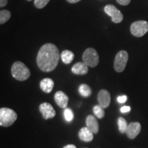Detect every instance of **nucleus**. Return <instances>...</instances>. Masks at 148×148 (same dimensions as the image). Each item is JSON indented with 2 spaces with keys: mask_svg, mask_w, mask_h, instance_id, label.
I'll return each instance as SVG.
<instances>
[{
  "mask_svg": "<svg viewBox=\"0 0 148 148\" xmlns=\"http://www.w3.org/2000/svg\"><path fill=\"white\" fill-rule=\"evenodd\" d=\"M60 57L58 47L54 44L46 43L40 48L37 54V65L42 71H52L58 65Z\"/></svg>",
  "mask_w": 148,
  "mask_h": 148,
  "instance_id": "f257e3e1",
  "label": "nucleus"
},
{
  "mask_svg": "<svg viewBox=\"0 0 148 148\" xmlns=\"http://www.w3.org/2000/svg\"><path fill=\"white\" fill-rule=\"evenodd\" d=\"M11 73L12 77L18 81H25L30 76V71L28 67L20 61L14 62L11 68Z\"/></svg>",
  "mask_w": 148,
  "mask_h": 148,
  "instance_id": "f03ea898",
  "label": "nucleus"
},
{
  "mask_svg": "<svg viewBox=\"0 0 148 148\" xmlns=\"http://www.w3.org/2000/svg\"><path fill=\"white\" fill-rule=\"evenodd\" d=\"M17 114L12 109L1 108L0 109V125L10 127L17 119Z\"/></svg>",
  "mask_w": 148,
  "mask_h": 148,
  "instance_id": "7ed1b4c3",
  "label": "nucleus"
},
{
  "mask_svg": "<svg viewBox=\"0 0 148 148\" xmlns=\"http://www.w3.org/2000/svg\"><path fill=\"white\" fill-rule=\"evenodd\" d=\"M82 60L88 66L95 67L99 64V57L97 51L93 48H87L82 55Z\"/></svg>",
  "mask_w": 148,
  "mask_h": 148,
  "instance_id": "20e7f679",
  "label": "nucleus"
},
{
  "mask_svg": "<svg viewBox=\"0 0 148 148\" xmlns=\"http://www.w3.org/2000/svg\"><path fill=\"white\" fill-rule=\"evenodd\" d=\"M128 60V53L126 51L121 50L116 53L114 61V69L118 73L124 71Z\"/></svg>",
  "mask_w": 148,
  "mask_h": 148,
  "instance_id": "39448f33",
  "label": "nucleus"
},
{
  "mask_svg": "<svg viewBox=\"0 0 148 148\" xmlns=\"http://www.w3.org/2000/svg\"><path fill=\"white\" fill-rule=\"evenodd\" d=\"M130 32L133 36L141 37L148 32V22L146 21H137L132 23Z\"/></svg>",
  "mask_w": 148,
  "mask_h": 148,
  "instance_id": "423d86ee",
  "label": "nucleus"
},
{
  "mask_svg": "<svg viewBox=\"0 0 148 148\" xmlns=\"http://www.w3.org/2000/svg\"><path fill=\"white\" fill-rule=\"evenodd\" d=\"M105 12L112 18V21L115 23H119L123 21V15L119 9L113 5H106L104 8Z\"/></svg>",
  "mask_w": 148,
  "mask_h": 148,
  "instance_id": "0eeeda50",
  "label": "nucleus"
},
{
  "mask_svg": "<svg viewBox=\"0 0 148 148\" xmlns=\"http://www.w3.org/2000/svg\"><path fill=\"white\" fill-rule=\"evenodd\" d=\"M39 111L44 119H52L56 115V111L49 103L44 102L40 104Z\"/></svg>",
  "mask_w": 148,
  "mask_h": 148,
  "instance_id": "6e6552de",
  "label": "nucleus"
},
{
  "mask_svg": "<svg viewBox=\"0 0 148 148\" xmlns=\"http://www.w3.org/2000/svg\"><path fill=\"white\" fill-rule=\"evenodd\" d=\"M97 101L99 105L103 108H106L110 106L111 101L110 94L107 90L102 89L99 90L97 95Z\"/></svg>",
  "mask_w": 148,
  "mask_h": 148,
  "instance_id": "1a4fd4ad",
  "label": "nucleus"
},
{
  "mask_svg": "<svg viewBox=\"0 0 148 148\" xmlns=\"http://www.w3.org/2000/svg\"><path fill=\"white\" fill-rule=\"evenodd\" d=\"M141 130V125L139 122H131L126 130L127 136L130 139H134L138 136Z\"/></svg>",
  "mask_w": 148,
  "mask_h": 148,
  "instance_id": "9d476101",
  "label": "nucleus"
},
{
  "mask_svg": "<svg viewBox=\"0 0 148 148\" xmlns=\"http://www.w3.org/2000/svg\"><path fill=\"white\" fill-rule=\"evenodd\" d=\"M54 100L56 104L61 108H66L68 101H69V97L64 93V92L59 90L57 91L54 95Z\"/></svg>",
  "mask_w": 148,
  "mask_h": 148,
  "instance_id": "9b49d317",
  "label": "nucleus"
},
{
  "mask_svg": "<svg viewBox=\"0 0 148 148\" xmlns=\"http://www.w3.org/2000/svg\"><path fill=\"white\" fill-rule=\"evenodd\" d=\"M86 127L90 130L93 134H97L99 132V123L96 119L95 116L93 115H88L86 119Z\"/></svg>",
  "mask_w": 148,
  "mask_h": 148,
  "instance_id": "f8f14e48",
  "label": "nucleus"
},
{
  "mask_svg": "<svg viewBox=\"0 0 148 148\" xmlns=\"http://www.w3.org/2000/svg\"><path fill=\"white\" fill-rule=\"evenodd\" d=\"M79 138L83 142L89 143L93 139V133L87 127H83L78 132Z\"/></svg>",
  "mask_w": 148,
  "mask_h": 148,
  "instance_id": "ddd939ff",
  "label": "nucleus"
},
{
  "mask_svg": "<svg viewBox=\"0 0 148 148\" xmlns=\"http://www.w3.org/2000/svg\"><path fill=\"white\" fill-rule=\"evenodd\" d=\"M71 71L75 75H85L88 73V68L84 62H78L72 66Z\"/></svg>",
  "mask_w": 148,
  "mask_h": 148,
  "instance_id": "4468645a",
  "label": "nucleus"
},
{
  "mask_svg": "<svg viewBox=\"0 0 148 148\" xmlns=\"http://www.w3.org/2000/svg\"><path fill=\"white\" fill-rule=\"evenodd\" d=\"M53 86H54V82L52 79L49 78V77L42 79L40 82V89L46 93H49L52 91Z\"/></svg>",
  "mask_w": 148,
  "mask_h": 148,
  "instance_id": "2eb2a0df",
  "label": "nucleus"
},
{
  "mask_svg": "<svg viewBox=\"0 0 148 148\" xmlns=\"http://www.w3.org/2000/svg\"><path fill=\"white\" fill-rule=\"evenodd\" d=\"M75 55L71 51L69 50H64L61 53L60 58L62 59V61L63 63L65 64H69L71 63L72 61L73 60Z\"/></svg>",
  "mask_w": 148,
  "mask_h": 148,
  "instance_id": "dca6fc26",
  "label": "nucleus"
},
{
  "mask_svg": "<svg viewBox=\"0 0 148 148\" xmlns=\"http://www.w3.org/2000/svg\"><path fill=\"white\" fill-rule=\"evenodd\" d=\"M78 90L79 94L84 97H88L92 93L91 88L88 85L86 84H82L79 85Z\"/></svg>",
  "mask_w": 148,
  "mask_h": 148,
  "instance_id": "f3484780",
  "label": "nucleus"
},
{
  "mask_svg": "<svg viewBox=\"0 0 148 148\" xmlns=\"http://www.w3.org/2000/svg\"><path fill=\"white\" fill-rule=\"evenodd\" d=\"M117 123L118 127H119V132H121V134L125 133L126 130L127 128V126H128L126 120H125L123 117H122V116H120V117L118 118L117 119Z\"/></svg>",
  "mask_w": 148,
  "mask_h": 148,
  "instance_id": "a211bd4d",
  "label": "nucleus"
},
{
  "mask_svg": "<svg viewBox=\"0 0 148 148\" xmlns=\"http://www.w3.org/2000/svg\"><path fill=\"white\" fill-rule=\"evenodd\" d=\"M92 112L98 119H102L105 116V111L100 105H95L92 108Z\"/></svg>",
  "mask_w": 148,
  "mask_h": 148,
  "instance_id": "6ab92c4d",
  "label": "nucleus"
},
{
  "mask_svg": "<svg viewBox=\"0 0 148 148\" xmlns=\"http://www.w3.org/2000/svg\"><path fill=\"white\" fill-rule=\"evenodd\" d=\"M11 14L10 11L7 10H2L0 11V23H5V22L8 21L10 18Z\"/></svg>",
  "mask_w": 148,
  "mask_h": 148,
  "instance_id": "aec40b11",
  "label": "nucleus"
},
{
  "mask_svg": "<svg viewBox=\"0 0 148 148\" xmlns=\"http://www.w3.org/2000/svg\"><path fill=\"white\" fill-rule=\"evenodd\" d=\"M64 119L67 122H71L73 119L74 114L71 108H65L64 111Z\"/></svg>",
  "mask_w": 148,
  "mask_h": 148,
  "instance_id": "412c9836",
  "label": "nucleus"
},
{
  "mask_svg": "<svg viewBox=\"0 0 148 148\" xmlns=\"http://www.w3.org/2000/svg\"><path fill=\"white\" fill-rule=\"evenodd\" d=\"M50 0H34V5L37 8H43L47 5Z\"/></svg>",
  "mask_w": 148,
  "mask_h": 148,
  "instance_id": "4be33fe9",
  "label": "nucleus"
},
{
  "mask_svg": "<svg viewBox=\"0 0 148 148\" xmlns=\"http://www.w3.org/2000/svg\"><path fill=\"white\" fill-rule=\"evenodd\" d=\"M127 100V96L126 95H121L117 97V101L120 103H125Z\"/></svg>",
  "mask_w": 148,
  "mask_h": 148,
  "instance_id": "5701e85b",
  "label": "nucleus"
},
{
  "mask_svg": "<svg viewBox=\"0 0 148 148\" xmlns=\"http://www.w3.org/2000/svg\"><path fill=\"white\" fill-rule=\"evenodd\" d=\"M118 3L122 5H127L130 3L131 0H116Z\"/></svg>",
  "mask_w": 148,
  "mask_h": 148,
  "instance_id": "b1692460",
  "label": "nucleus"
},
{
  "mask_svg": "<svg viewBox=\"0 0 148 148\" xmlns=\"http://www.w3.org/2000/svg\"><path fill=\"white\" fill-rule=\"evenodd\" d=\"M130 110H131L130 107L128 106H124L121 107V109H120V111H121V112H123V113H126V112H130Z\"/></svg>",
  "mask_w": 148,
  "mask_h": 148,
  "instance_id": "393cba45",
  "label": "nucleus"
},
{
  "mask_svg": "<svg viewBox=\"0 0 148 148\" xmlns=\"http://www.w3.org/2000/svg\"><path fill=\"white\" fill-rule=\"evenodd\" d=\"M8 3V0H0V6L4 7Z\"/></svg>",
  "mask_w": 148,
  "mask_h": 148,
  "instance_id": "a878e982",
  "label": "nucleus"
},
{
  "mask_svg": "<svg viewBox=\"0 0 148 148\" xmlns=\"http://www.w3.org/2000/svg\"><path fill=\"white\" fill-rule=\"evenodd\" d=\"M63 148H77V147L75 145H73V144H69V145H66L65 146H64Z\"/></svg>",
  "mask_w": 148,
  "mask_h": 148,
  "instance_id": "bb28decb",
  "label": "nucleus"
},
{
  "mask_svg": "<svg viewBox=\"0 0 148 148\" xmlns=\"http://www.w3.org/2000/svg\"><path fill=\"white\" fill-rule=\"evenodd\" d=\"M66 1L71 3H75L78 2V1H81V0H66Z\"/></svg>",
  "mask_w": 148,
  "mask_h": 148,
  "instance_id": "cd10ccee",
  "label": "nucleus"
},
{
  "mask_svg": "<svg viewBox=\"0 0 148 148\" xmlns=\"http://www.w3.org/2000/svg\"><path fill=\"white\" fill-rule=\"evenodd\" d=\"M27 1H32V0H27Z\"/></svg>",
  "mask_w": 148,
  "mask_h": 148,
  "instance_id": "c85d7f7f",
  "label": "nucleus"
},
{
  "mask_svg": "<svg viewBox=\"0 0 148 148\" xmlns=\"http://www.w3.org/2000/svg\"></svg>",
  "mask_w": 148,
  "mask_h": 148,
  "instance_id": "c756f323",
  "label": "nucleus"
}]
</instances>
